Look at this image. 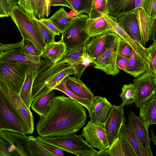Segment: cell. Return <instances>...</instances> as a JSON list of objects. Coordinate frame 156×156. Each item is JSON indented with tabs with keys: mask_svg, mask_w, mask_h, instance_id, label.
I'll list each match as a JSON object with an SVG mask.
<instances>
[{
	"mask_svg": "<svg viewBox=\"0 0 156 156\" xmlns=\"http://www.w3.org/2000/svg\"><path fill=\"white\" fill-rule=\"evenodd\" d=\"M53 90L41 97L32 101L31 107L32 110L40 117L45 115L50 109L55 92Z\"/></svg>",
	"mask_w": 156,
	"mask_h": 156,
	"instance_id": "cell-30",
	"label": "cell"
},
{
	"mask_svg": "<svg viewBox=\"0 0 156 156\" xmlns=\"http://www.w3.org/2000/svg\"><path fill=\"white\" fill-rule=\"evenodd\" d=\"M152 40L156 43V18H154L153 23L149 40Z\"/></svg>",
	"mask_w": 156,
	"mask_h": 156,
	"instance_id": "cell-53",
	"label": "cell"
},
{
	"mask_svg": "<svg viewBox=\"0 0 156 156\" xmlns=\"http://www.w3.org/2000/svg\"><path fill=\"white\" fill-rule=\"evenodd\" d=\"M66 47L61 39L46 44L41 53L40 56L49 59L55 63L60 61L66 51Z\"/></svg>",
	"mask_w": 156,
	"mask_h": 156,
	"instance_id": "cell-24",
	"label": "cell"
},
{
	"mask_svg": "<svg viewBox=\"0 0 156 156\" xmlns=\"http://www.w3.org/2000/svg\"><path fill=\"white\" fill-rule=\"evenodd\" d=\"M66 78V84L69 90L78 96L92 100L94 94L80 78L69 76Z\"/></svg>",
	"mask_w": 156,
	"mask_h": 156,
	"instance_id": "cell-26",
	"label": "cell"
},
{
	"mask_svg": "<svg viewBox=\"0 0 156 156\" xmlns=\"http://www.w3.org/2000/svg\"><path fill=\"white\" fill-rule=\"evenodd\" d=\"M155 79L156 82V76H155Z\"/></svg>",
	"mask_w": 156,
	"mask_h": 156,
	"instance_id": "cell-57",
	"label": "cell"
},
{
	"mask_svg": "<svg viewBox=\"0 0 156 156\" xmlns=\"http://www.w3.org/2000/svg\"><path fill=\"white\" fill-rule=\"evenodd\" d=\"M133 51L131 46L125 41L121 38L118 55L129 58L132 56Z\"/></svg>",
	"mask_w": 156,
	"mask_h": 156,
	"instance_id": "cell-46",
	"label": "cell"
},
{
	"mask_svg": "<svg viewBox=\"0 0 156 156\" xmlns=\"http://www.w3.org/2000/svg\"><path fill=\"white\" fill-rule=\"evenodd\" d=\"M41 143L44 148L51 153L55 154L56 156H65L64 151L62 149L51 145L41 142Z\"/></svg>",
	"mask_w": 156,
	"mask_h": 156,
	"instance_id": "cell-49",
	"label": "cell"
},
{
	"mask_svg": "<svg viewBox=\"0 0 156 156\" xmlns=\"http://www.w3.org/2000/svg\"><path fill=\"white\" fill-rule=\"evenodd\" d=\"M49 2L51 6H65L73 10V8L67 0H49Z\"/></svg>",
	"mask_w": 156,
	"mask_h": 156,
	"instance_id": "cell-52",
	"label": "cell"
},
{
	"mask_svg": "<svg viewBox=\"0 0 156 156\" xmlns=\"http://www.w3.org/2000/svg\"><path fill=\"white\" fill-rule=\"evenodd\" d=\"M128 126L136 134L143 144L150 147L151 139L149 136L148 127L140 118L131 110L128 115Z\"/></svg>",
	"mask_w": 156,
	"mask_h": 156,
	"instance_id": "cell-20",
	"label": "cell"
},
{
	"mask_svg": "<svg viewBox=\"0 0 156 156\" xmlns=\"http://www.w3.org/2000/svg\"><path fill=\"white\" fill-rule=\"evenodd\" d=\"M129 58L118 55L116 65L118 69L124 71L126 69Z\"/></svg>",
	"mask_w": 156,
	"mask_h": 156,
	"instance_id": "cell-50",
	"label": "cell"
},
{
	"mask_svg": "<svg viewBox=\"0 0 156 156\" xmlns=\"http://www.w3.org/2000/svg\"><path fill=\"white\" fill-rule=\"evenodd\" d=\"M140 30L141 44L145 47L149 40L152 27L154 18L148 16L141 8L136 9Z\"/></svg>",
	"mask_w": 156,
	"mask_h": 156,
	"instance_id": "cell-25",
	"label": "cell"
},
{
	"mask_svg": "<svg viewBox=\"0 0 156 156\" xmlns=\"http://www.w3.org/2000/svg\"><path fill=\"white\" fill-rule=\"evenodd\" d=\"M139 117L147 126L156 124V93L140 107Z\"/></svg>",
	"mask_w": 156,
	"mask_h": 156,
	"instance_id": "cell-27",
	"label": "cell"
},
{
	"mask_svg": "<svg viewBox=\"0 0 156 156\" xmlns=\"http://www.w3.org/2000/svg\"><path fill=\"white\" fill-rule=\"evenodd\" d=\"M119 96L122 100L123 105H131L136 102V92L133 83L124 84L122 88Z\"/></svg>",
	"mask_w": 156,
	"mask_h": 156,
	"instance_id": "cell-36",
	"label": "cell"
},
{
	"mask_svg": "<svg viewBox=\"0 0 156 156\" xmlns=\"http://www.w3.org/2000/svg\"><path fill=\"white\" fill-rule=\"evenodd\" d=\"M140 8H141L149 16L156 18V0H144Z\"/></svg>",
	"mask_w": 156,
	"mask_h": 156,
	"instance_id": "cell-43",
	"label": "cell"
},
{
	"mask_svg": "<svg viewBox=\"0 0 156 156\" xmlns=\"http://www.w3.org/2000/svg\"><path fill=\"white\" fill-rule=\"evenodd\" d=\"M82 136L71 134L57 136H39L36 137L41 143L55 146L78 156H94L97 151Z\"/></svg>",
	"mask_w": 156,
	"mask_h": 156,
	"instance_id": "cell-4",
	"label": "cell"
},
{
	"mask_svg": "<svg viewBox=\"0 0 156 156\" xmlns=\"http://www.w3.org/2000/svg\"><path fill=\"white\" fill-rule=\"evenodd\" d=\"M23 41L15 44H0V52L6 51L9 49L18 48L21 47L23 44Z\"/></svg>",
	"mask_w": 156,
	"mask_h": 156,
	"instance_id": "cell-51",
	"label": "cell"
},
{
	"mask_svg": "<svg viewBox=\"0 0 156 156\" xmlns=\"http://www.w3.org/2000/svg\"><path fill=\"white\" fill-rule=\"evenodd\" d=\"M75 74L74 69L69 63L51 61L39 69L32 89V101L47 94L62 80Z\"/></svg>",
	"mask_w": 156,
	"mask_h": 156,
	"instance_id": "cell-2",
	"label": "cell"
},
{
	"mask_svg": "<svg viewBox=\"0 0 156 156\" xmlns=\"http://www.w3.org/2000/svg\"><path fill=\"white\" fill-rule=\"evenodd\" d=\"M39 20L55 36L59 35L61 33H62V31L54 24L49 19L43 18Z\"/></svg>",
	"mask_w": 156,
	"mask_h": 156,
	"instance_id": "cell-48",
	"label": "cell"
},
{
	"mask_svg": "<svg viewBox=\"0 0 156 156\" xmlns=\"http://www.w3.org/2000/svg\"><path fill=\"white\" fill-rule=\"evenodd\" d=\"M7 129L23 132L20 124L0 93V129Z\"/></svg>",
	"mask_w": 156,
	"mask_h": 156,
	"instance_id": "cell-17",
	"label": "cell"
},
{
	"mask_svg": "<svg viewBox=\"0 0 156 156\" xmlns=\"http://www.w3.org/2000/svg\"><path fill=\"white\" fill-rule=\"evenodd\" d=\"M10 16L17 27L23 38L31 42L40 53L46 45L39 36L30 16L20 5L14 7Z\"/></svg>",
	"mask_w": 156,
	"mask_h": 156,
	"instance_id": "cell-7",
	"label": "cell"
},
{
	"mask_svg": "<svg viewBox=\"0 0 156 156\" xmlns=\"http://www.w3.org/2000/svg\"><path fill=\"white\" fill-rule=\"evenodd\" d=\"M120 39L115 34L109 31L105 51L98 57L92 58L95 68L108 75L115 76L119 73L116 62Z\"/></svg>",
	"mask_w": 156,
	"mask_h": 156,
	"instance_id": "cell-8",
	"label": "cell"
},
{
	"mask_svg": "<svg viewBox=\"0 0 156 156\" xmlns=\"http://www.w3.org/2000/svg\"><path fill=\"white\" fill-rule=\"evenodd\" d=\"M108 14V6L104 0H93L89 19H92Z\"/></svg>",
	"mask_w": 156,
	"mask_h": 156,
	"instance_id": "cell-37",
	"label": "cell"
},
{
	"mask_svg": "<svg viewBox=\"0 0 156 156\" xmlns=\"http://www.w3.org/2000/svg\"><path fill=\"white\" fill-rule=\"evenodd\" d=\"M21 51L25 54L37 56H40L41 53L38 51L35 46L29 41L23 38Z\"/></svg>",
	"mask_w": 156,
	"mask_h": 156,
	"instance_id": "cell-45",
	"label": "cell"
},
{
	"mask_svg": "<svg viewBox=\"0 0 156 156\" xmlns=\"http://www.w3.org/2000/svg\"><path fill=\"white\" fill-rule=\"evenodd\" d=\"M120 128L119 135L124 138L131 145L137 156H153L150 147H144L140 139L135 132L125 124Z\"/></svg>",
	"mask_w": 156,
	"mask_h": 156,
	"instance_id": "cell-16",
	"label": "cell"
},
{
	"mask_svg": "<svg viewBox=\"0 0 156 156\" xmlns=\"http://www.w3.org/2000/svg\"><path fill=\"white\" fill-rule=\"evenodd\" d=\"M107 151L110 156H137L130 144L119 135Z\"/></svg>",
	"mask_w": 156,
	"mask_h": 156,
	"instance_id": "cell-23",
	"label": "cell"
},
{
	"mask_svg": "<svg viewBox=\"0 0 156 156\" xmlns=\"http://www.w3.org/2000/svg\"><path fill=\"white\" fill-rule=\"evenodd\" d=\"M66 78L56 85L54 89L58 90L64 93L69 98L83 105L88 110L92 100L81 98L74 94L67 88L66 84Z\"/></svg>",
	"mask_w": 156,
	"mask_h": 156,
	"instance_id": "cell-33",
	"label": "cell"
},
{
	"mask_svg": "<svg viewBox=\"0 0 156 156\" xmlns=\"http://www.w3.org/2000/svg\"><path fill=\"white\" fill-rule=\"evenodd\" d=\"M88 15L77 14L71 23L62 32L61 39L66 47V52L85 45L90 37L84 31Z\"/></svg>",
	"mask_w": 156,
	"mask_h": 156,
	"instance_id": "cell-6",
	"label": "cell"
},
{
	"mask_svg": "<svg viewBox=\"0 0 156 156\" xmlns=\"http://www.w3.org/2000/svg\"><path fill=\"white\" fill-rule=\"evenodd\" d=\"M144 0H108V12L116 18L140 8Z\"/></svg>",
	"mask_w": 156,
	"mask_h": 156,
	"instance_id": "cell-15",
	"label": "cell"
},
{
	"mask_svg": "<svg viewBox=\"0 0 156 156\" xmlns=\"http://www.w3.org/2000/svg\"><path fill=\"white\" fill-rule=\"evenodd\" d=\"M109 34V31L105 34L92 37L85 45V52L92 58L100 56L105 51Z\"/></svg>",
	"mask_w": 156,
	"mask_h": 156,
	"instance_id": "cell-22",
	"label": "cell"
},
{
	"mask_svg": "<svg viewBox=\"0 0 156 156\" xmlns=\"http://www.w3.org/2000/svg\"><path fill=\"white\" fill-rule=\"evenodd\" d=\"M151 140L153 141L154 143L155 144L156 146V136L154 135L153 131L151 130Z\"/></svg>",
	"mask_w": 156,
	"mask_h": 156,
	"instance_id": "cell-55",
	"label": "cell"
},
{
	"mask_svg": "<svg viewBox=\"0 0 156 156\" xmlns=\"http://www.w3.org/2000/svg\"><path fill=\"white\" fill-rule=\"evenodd\" d=\"M51 7L49 0H37L36 18L40 20L45 16L47 18L50 13Z\"/></svg>",
	"mask_w": 156,
	"mask_h": 156,
	"instance_id": "cell-40",
	"label": "cell"
},
{
	"mask_svg": "<svg viewBox=\"0 0 156 156\" xmlns=\"http://www.w3.org/2000/svg\"><path fill=\"white\" fill-rule=\"evenodd\" d=\"M21 47L0 52V62H26L42 64L40 56L30 55L23 53Z\"/></svg>",
	"mask_w": 156,
	"mask_h": 156,
	"instance_id": "cell-21",
	"label": "cell"
},
{
	"mask_svg": "<svg viewBox=\"0 0 156 156\" xmlns=\"http://www.w3.org/2000/svg\"><path fill=\"white\" fill-rule=\"evenodd\" d=\"M124 105H114L110 115L105 123L108 141L111 144L118 136L122 124L125 119L124 116Z\"/></svg>",
	"mask_w": 156,
	"mask_h": 156,
	"instance_id": "cell-14",
	"label": "cell"
},
{
	"mask_svg": "<svg viewBox=\"0 0 156 156\" xmlns=\"http://www.w3.org/2000/svg\"><path fill=\"white\" fill-rule=\"evenodd\" d=\"M29 148L31 156H56L44 148L37 137L33 136H29Z\"/></svg>",
	"mask_w": 156,
	"mask_h": 156,
	"instance_id": "cell-34",
	"label": "cell"
},
{
	"mask_svg": "<svg viewBox=\"0 0 156 156\" xmlns=\"http://www.w3.org/2000/svg\"><path fill=\"white\" fill-rule=\"evenodd\" d=\"M17 5L23 8L30 17H36L37 0H18Z\"/></svg>",
	"mask_w": 156,
	"mask_h": 156,
	"instance_id": "cell-41",
	"label": "cell"
},
{
	"mask_svg": "<svg viewBox=\"0 0 156 156\" xmlns=\"http://www.w3.org/2000/svg\"><path fill=\"white\" fill-rule=\"evenodd\" d=\"M18 0H0V17H9Z\"/></svg>",
	"mask_w": 156,
	"mask_h": 156,
	"instance_id": "cell-42",
	"label": "cell"
},
{
	"mask_svg": "<svg viewBox=\"0 0 156 156\" xmlns=\"http://www.w3.org/2000/svg\"><path fill=\"white\" fill-rule=\"evenodd\" d=\"M106 4L108 5V0H104Z\"/></svg>",
	"mask_w": 156,
	"mask_h": 156,
	"instance_id": "cell-56",
	"label": "cell"
},
{
	"mask_svg": "<svg viewBox=\"0 0 156 156\" xmlns=\"http://www.w3.org/2000/svg\"><path fill=\"white\" fill-rule=\"evenodd\" d=\"M116 18L130 37L134 41L141 44L136 9Z\"/></svg>",
	"mask_w": 156,
	"mask_h": 156,
	"instance_id": "cell-19",
	"label": "cell"
},
{
	"mask_svg": "<svg viewBox=\"0 0 156 156\" xmlns=\"http://www.w3.org/2000/svg\"><path fill=\"white\" fill-rule=\"evenodd\" d=\"M136 92V106L139 108L156 93L155 76L149 70L133 80Z\"/></svg>",
	"mask_w": 156,
	"mask_h": 156,
	"instance_id": "cell-9",
	"label": "cell"
},
{
	"mask_svg": "<svg viewBox=\"0 0 156 156\" xmlns=\"http://www.w3.org/2000/svg\"><path fill=\"white\" fill-rule=\"evenodd\" d=\"M110 156L109 154L107 152V150H100L99 152L95 154L94 156Z\"/></svg>",
	"mask_w": 156,
	"mask_h": 156,
	"instance_id": "cell-54",
	"label": "cell"
},
{
	"mask_svg": "<svg viewBox=\"0 0 156 156\" xmlns=\"http://www.w3.org/2000/svg\"><path fill=\"white\" fill-rule=\"evenodd\" d=\"M77 14L90 13L93 0H67Z\"/></svg>",
	"mask_w": 156,
	"mask_h": 156,
	"instance_id": "cell-38",
	"label": "cell"
},
{
	"mask_svg": "<svg viewBox=\"0 0 156 156\" xmlns=\"http://www.w3.org/2000/svg\"><path fill=\"white\" fill-rule=\"evenodd\" d=\"M147 51L150 63V70L155 76H156V43L153 42L149 47L147 48Z\"/></svg>",
	"mask_w": 156,
	"mask_h": 156,
	"instance_id": "cell-44",
	"label": "cell"
},
{
	"mask_svg": "<svg viewBox=\"0 0 156 156\" xmlns=\"http://www.w3.org/2000/svg\"><path fill=\"white\" fill-rule=\"evenodd\" d=\"M75 16L69 15L62 7L55 12L49 19L62 32L69 25Z\"/></svg>",
	"mask_w": 156,
	"mask_h": 156,
	"instance_id": "cell-31",
	"label": "cell"
},
{
	"mask_svg": "<svg viewBox=\"0 0 156 156\" xmlns=\"http://www.w3.org/2000/svg\"><path fill=\"white\" fill-rule=\"evenodd\" d=\"M0 156H14L13 151L6 141L0 137Z\"/></svg>",
	"mask_w": 156,
	"mask_h": 156,
	"instance_id": "cell-47",
	"label": "cell"
},
{
	"mask_svg": "<svg viewBox=\"0 0 156 156\" xmlns=\"http://www.w3.org/2000/svg\"><path fill=\"white\" fill-rule=\"evenodd\" d=\"M85 107L69 97H55L46 114L40 117L36 126L41 136H57L76 133L87 118Z\"/></svg>",
	"mask_w": 156,
	"mask_h": 156,
	"instance_id": "cell-1",
	"label": "cell"
},
{
	"mask_svg": "<svg viewBox=\"0 0 156 156\" xmlns=\"http://www.w3.org/2000/svg\"><path fill=\"white\" fill-rule=\"evenodd\" d=\"M94 65L92 58L85 51L79 62L74 68L75 75H76L78 78H80L87 66Z\"/></svg>",
	"mask_w": 156,
	"mask_h": 156,
	"instance_id": "cell-39",
	"label": "cell"
},
{
	"mask_svg": "<svg viewBox=\"0 0 156 156\" xmlns=\"http://www.w3.org/2000/svg\"><path fill=\"white\" fill-rule=\"evenodd\" d=\"M84 31L90 37L105 34L109 31L108 23L103 15L92 19L89 18Z\"/></svg>",
	"mask_w": 156,
	"mask_h": 156,
	"instance_id": "cell-29",
	"label": "cell"
},
{
	"mask_svg": "<svg viewBox=\"0 0 156 156\" xmlns=\"http://www.w3.org/2000/svg\"><path fill=\"white\" fill-rule=\"evenodd\" d=\"M85 45L72 51L66 52L62 58L59 61L69 63L74 69L79 62L82 56L85 51Z\"/></svg>",
	"mask_w": 156,
	"mask_h": 156,
	"instance_id": "cell-35",
	"label": "cell"
},
{
	"mask_svg": "<svg viewBox=\"0 0 156 156\" xmlns=\"http://www.w3.org/2000/svg\"><path fill=\"white\" fill-rule=\"evenodd\" d=\"M0 93L4 97L12 112L21 125L25 134H32L34 121L32 112L19 94L0 81Z\"/></svg>",
	"mask_w": 156,
	"mask_h": 156,
	"instance_id": "cell-3",
	"label": "cell"
},
{
	"mask_svg": "<svg viewBox=\"0 0 156 156\" xmlns=\"http://www.w3.org/2000/svg\"><path fill=\"white\" fill-rule=\"evenodd\" d=\"M113 106L106 98L94 96L88 110L90 121L92 122L105 124Z\"/></svg>",
	"mask_w": 156,
	"mask_h": 156,
	"instance_id": "cell-13",
	"label": "cell"
},
{
	"mask_svg": "<svg viewBox=\"0 0 156 156\" xmlns=\"http://www.w3.org/2000/svg\"><path fill=\"white\" fill-rule=\"evenodd\" d=\"M82 136L91 147L100 150H107L110 146L105 128V124L89 121L82 129Z\"/></svg>",
	"mask_w": 156,
	"mask_h": 156,
	"instance_id": "cell-10",
	"label": "cell"
},
{
	"mask_svg": "<svg viewBox=\"0 0 156 156\" xmlns=\"http://www.w3.org/2000/svg\"><path fill=\"white\" fill-rule=\"evenodd\" d=\"M150 69L147 63L142 59L133 51L129 59L127 66L124 71L136 78Z\"/></svg>",
	"mask_w": 156,
	"mask_h": 156,
	"instance_id": "cell-28",
	"label": "cell"
},
{
	"mask_svg": "<svg viewBox=\"0 0 156 156\" xmlns=\"http://www.w3.org/2000/svg\"><path fill=\"white\" fill-rule=\"evenodd\" d=\"M31 64L26 62H0V81L19 95L27 72Z\"/></svg>",
	"mask_w": 156,
	"mask_h": 156,
	"instance_id": "cell-5",
	"label": "cell"
},
{
	"mask_svg": "<svg viewBox=\"0 0 156 156\" xmlns=\"http://www.w3.org/2000/svg\"><path fill=\"white\" fill-rule=\"evenodd\" d=\"M41 65L32 63L27 72L25 80L19 95L27 106L30 109L32 101V89L34 80Z\"/></svg>",
	"mask_w": 156,
	"mask_h": 156,
	"instance_id": "cell-18",
	"label": "cell"
},
{
	"mask_svg": "<svg viewBox=\"0 0 156 156\" xmlns=\"http://www.w3.org/2000/svg\"><path fill=\"white\" fill-rule=\"evenodd\" d=\"M31 20L39 36L46 45L55 41V35L36 17H30Z\"/></svg>",
	"mask_w": 156,
	"mask_h": 156,
	"instance_id": "cell-32",
	"label": "cell"
},
{
	"mask_svg": "<svg viewBox=\"0 0 156 156\" xmlns=\"http://www.w3.org/2000/svg\"><path fill=\"white\" fill-rule=\"evenodd\" d=\"M103 16L108 23L109 31L115 33L121 39L125 41L131 46L137 55L142 59L148 63L149 60L147 48L133 39L115 18L108 14H105Z\"/></svg>",
	"mask_w": 156,
	"mask_h": 156,
	"instance_id": "cell-12",
	"label": "cell"
},
{
	"mask_svg": "<svg viewBox=\"0 0 156 156\" xmlns=\"http://www.w3.org/2000/svg\"><path fill=\"white\" fill-rule=\"evenodd\" d=\"M0 137L6 142L12 150L14 156H31L29 148V136L23 132L1 129Z\"/></svg>",
	"mask_w": 156,
	"mask_h": 156,
	"instance_id": "cell-11",
	"label": "cell"
}]
</instances>
